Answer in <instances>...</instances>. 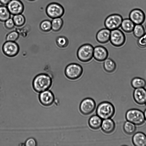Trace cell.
I'll return each mask as SVG.
<instances>
[{
    "label": "cell",
    "mask_w": 146,
    "mask_h": 146,
    "mask_svg": "<svg viewBox=\"0 0 146 146\" xmlns=\"http://www.w3.org/2000/svg\"><path fill=\"white\" fill-rule=\"evenodd\" d=\"M19 37V33L15 31H13L9 33L6 36V41H15Z\"/></svg>",
    "instance_id": "cell-30"
},
{
    "label": "cell",
    "mask_w": 146,
    "mask_h": 146,
    "mask_svg": "<svg viewBox=\"0 0 146 146\" xmlns=\"http://www.w3.org/2000/svg\"><path fill=\"white\" fill-rule=\"evenodd\" d=\"M110 33L111 31L106 28L101 29L96 33V40L101 44H106L110 40Z\"/></svg>",
    "instance_id": "cell-16"
},
{
    "label": "cell",
    "mask_w": 146,
    "mask_h": 146,
    "mask_svg": "<svg viewBox=\"0 0 146 146\" xmlns=\"http://www.w3.org/2000/svg\"><path fill=\"white\" fill-rule=\"evenodd\" d=\"M145 29H146V25H145Z\"/></svg>",
    "instance_id": "cell-37"
},
{
    "label": "cell",
    "mask_w": 146,
    "mask_h": 146,
    "mask_svg": "<svg viewBox=\"0 0 146 146\" xmlns=\"http://www.w3.org/2000/svg\"><path fill=\"white\" fill-rule=\"evenodd\" d=\"M133 32L134 36L138 38L145 33V29L142 24L135 25Z\"/></svg>",
    "instance_id": "cell-27"
},
{
    "label": "cell",
    "mask_w": 146,
    "mask_h": 146,
    "mask_svg": "<svg viewBox=\"0 0 146 146\" xmlns=\"http://www.w3.org/2000/svg\"><path fill=\"white\" fill-rule=\"evenodd\" d=\"M38 99L42 105L44 107H48L54 103L55 97L53 93L48 90L40 93Z\"/></svg>",
    "instance_id": "cell-11"
},
{
    "label": "cell",
    "mask_w": 146,
    "mask_h": 146,
    "mask_svg": "<svg viewBox=\"0 0 146 146\" xmlns=\"http://www.w3.org/2000/svg\"><path fill=\"white\" fill-rule=\"evenodd\" d=\"M143 113L145 119L146 121V109L145 110Z\"/></svg>",
    "instance_id": "cell-35"
},
{
    "label": "cell",
    "mask_w": 146,
    "mask_h": 146,
    "mask_svg": "<svg viewBox=\"0 0 146 146\" xmlns=\"http://www.w3.org/2000/svg\"><path fill=\"white\" fill-rule=\"evenodd\" d=\"M101 127L104 132L107 134L110 133H112L115 129V123L110 118L105 119L102 121Z\"/></svg>",
    "instance_id": "cell-18"
},
{
    "label": "cell",
    "mask_w": 146,
    "mask_h": 146,
    "mask_svg": "<svg viewBox=\"0 0 146 146\" xmlns=\"http://www.w3.org/2000/svg\"><path fill=\"white\" fill-rule=\"evenodd\" d=\"M129 18L135 25L142 24L145 21L146 16L145 13L142 10L139 9L135 8L130 12Z\"/></svg>",
    "instance_id": "cell-12"
},
{
    "label": "cell",
    "mask_w": 146,
    "mask_h": 146,
    "mask_svg": "<svg viewBox=\"0 0 146 146\" xmlns=\"http://www.w3.org/2000/svg\"><path fill=\"white\" fill-rule=\"evenodd\" d=\"M123 18L118 13H113L108 16L104 22L105 27L111 31L118 29L120 27Z\"/></svg>",
    "instance_id": "cell-7"
},
{
    "label": "cell",
    "mask_w": 146,
    "mask_h": 146,
    "mask_svg": "<svg viewBox=\"0 0 146 146\" xmlns=\"http://www.w3.org/2000/svg\"><path fill=\"white\" fill-rule=\"evenodd\" d=\"M45 12L48 17L53 19L61 17L64 14V10L61 4L54 2L50 3L47 6Z\"/></svg>",
    "instance_id": "cell-6"
},
{
    "label": "cell",
    "mask_w": 146,
    "mask_h": 146,
    "mask_svg": "<svg viewBox=\"0 0 146 146\" xmlns=\"http://www.w3.org/2000/svg\"><path fill=\"white\" fill-rule=\"evenodd\" d=\"M28 1H35L36 0H28Z\"/></svg>",
    "instance_id": "cell-36"
},
{
    "label": "cell",
    "mask_w": 146,
    "mask_h": 146,
    "mask_svg": "<svg viewBox=\"0 0 146 146\" xmlns=\"http://www.w3.org/2000/svg\"><path fill=\"white\" fill-rule=\"evenodd\" d=\"M132 142L135 146H146V135L142 132H137L133 136Z\"/></svg>",
    "instance_id": "cell-17"
},
{
    "label": "cell",
    "mask_w": 146,
    "mask_h": 146,
    "mask_svg": "<svg viewBox=\"0 0 146 146\" xmlns=\"http://www.w3.org/2000/svg\"><path fill=\"white\" fill-rule=\"evenodd\" d=\"M94 47L91 44L86 43L81 45L77 52L78 59L83 62L91 61L93 57Z\"/></svg>",
    "instance_id": "cell-3"
},
{
    "label": "cell",
    "mask_w": 146,
    "mask_h": 146,
    "mask_svg": "<svg viewBox=\"0 0 146 146\" xmlns=\"http://www.w3.org/2000/svg\"><path fill=\"white\" fill-rule=\"evenodd\" d=\"M137 44L138 46L141 48H144L146 47V33L138 38Z\"/></svg>",
    "instance_id": "cell-31"
},
{
    "label": "cell",
    "mask_w": 146,
    "mask_h": 146,
    "mask_svg": "<svg viewBox=\"0 0 146 146\" xmlns=\"http://www.w3.org/2000/svg\"><path fill=\"white\" fill-rule=\"evenodd\" d=\"M83 69L82 66L76 63H71L68 64L64 70V74L68 79L74 80L79 78L82 75Z\"/></svg>",
    "instance_id": "cell-4"
},
{
    "label": "cell",
    "mask_w": 146,
    "mask_h": 146,
    "mask_svg": "<svg viewBox=\"0 0 146 146\" xmlns=\"http://www.w3.org/2000/svg\"><path fill=\"white\" fill-rule=\"evenodd\" d=\"M102 119L98 115L92 116L89 119L88 124L90 127L94 130L99 128L101 126Z\"/></svg>",
    "instance_id": "cell-19"
},
{
    "label": "cell",
    "mask_w": 146,
    "mask_h": 146,
    "mask_svg": "<svg viewBox=\"0 0 146 146\" xmlns=\"http://www.w3.org/2000/svg\"><path fill=\"white\" fill-rule=\"evenodd\" d=\"M56 42L57 46L61 48H65L69 44L68 39L64 36H58L56 39Z\"/></svg>",
    "instance_id": "cell-28"
},
{
    "label": "cell",
    "mask_w": 146,
    "mask_h": 146,
    "mask_svg": "<svg viewBox=\"0 0 146 146\" xmlns=\"http://www.w3.org/2000/svg\"><path fill=\"white\" fill-rule=\"evenodd\" d=\"M110 40L111 44L116 47H120L125 44L126 38L124 33L118 29L111 31Z\"/></svg>",
    "instance_id": "cell-8"
},
{
    "label": "cell",
    "mask_w": 146,
    "mask_h": 146,
    "mask_svg": "<svg viewBox=\"0 0 146 146\" xmlns=\"http://www.w3.org/2000/svg\"><path fill=\"white\" fill-rule=\"evenodd\" d=\"M7 6L11 15L22 14L24 10V6L20 0H11Z\"/></svg>",
    "instance_id": "cell-13"
},
{
    "label": "cell",
    "mask_w": 146,
    "mask_h": 146,
    "mask_svg": "<svg viewBox=\"0 0 146 146\" xmlns=\"http://www.w3.org/2000/svg\"><path fill=\"white\" fill-rule=\"evenodd\" d=\"M96 104L94 100L90 98H87L81 102L79 106L80 110L83 115H87L91 113L94 110Z\"/></svg>",
    "instance_id": "cell-10"
},
{
    "label": "cell",
    "mask_w": 146,
    "mask_h": 146,
    "mask_svg": "<svg viewBox=\"0 0 146 146\" xmlns=\"http://www.w3.org/2000/svg\"><path fill=\"white\" fill-rule=\"evenodd\" d=\"M135 24L129 18L123 19L120 27L124 32L130 33L133 31Z\"/></svg>",
    "instance_id": "cell-20"
},
{
    "label": "cell",
    "mask_w": 146,
    "mask_h": 146,
    "mask_svg": "<svg viewBox=\"0 0 146 146\" xmlns=\"http://www.w3.org/2000/svg\"><path fill=\"white\" fill-rule=\"evenodd\" d=\"M19 49V46L15 41H6L2 47L4 54L10 57L16 56L18 54Z\"/></svg>",
    "instance_id": "cell-9"
},
{
    "label": "cell",
    "mask_w": 146,
    "mask_h": 146,
    "mask_svg": "<svg viewBox=\"0 0 146 146\" xmlns=\"http://www.w3.org/2000/svg\"><path fill=\"white\" fill-rule=\"evenodd\" d=\"M131 84L135 89L144 88L146 86V81L142 78L136 77L131 80Z\"/></svg>",
    "instance_id": "cell-24"
},
{
    "label": "cell",
    "mask_w": 146,
    "mask_h": 146,
    "mask_svg": "<svg viewBox=\"0 0 146 146\" xmlns=\"http://www.w3.org/2000/svg\"><path fill=\"white\" fill-rule=\"evenodd\" d=\"M125 117L127 121L135 125H141L144 123L145 120L143 112L136 109H132L127 110Z\"/></svg>",
    "instance_id": "cell-5"
},
{
    "label": "cell",
    "mask_w": 146,
    "mask_h": 146,
    "mask_svg": "<svg viewBox=\"0 0 146 146\" xmlns=\"http://www.w3.org/2000/svg\"><path fill=\"white\" fill-rule=\"evenodd\" d=\"M123 129L126 133L131 135L135 132L136 127L134 124L127 121L123 124Z\"/></svg>",
    "instance_id": "cell-26"
},
{
    "label": "cell",
    "mask_w": 146,
    "mask_h": 146,
    "mask_svg": "<svg viewBox=\"0 0 146 146\" xmlns=\"http://www.w3.org/2000/svg\"><path fill=\"white\" fill-rule=\"evenodd\" d=\"M11 14L6 5H0V21L5 22L11 18Z\"/></svg>",
    "instance_id": "cell-23"
},
{
    "label": "cell",
    "mask_w": 146,
    "mask_h": 146,
    "mask_svg": "<svg viewBox=\"0 0 146 146\" xmlns=\"http://www.w3.org/2000/svg\"><path fill=\"white\" fill-rule=\"evenodd\" d=\"M135 102L138 104L143 105L146 104V89L144 88L135 89L133 94Z\"/></svg>",
    "instance_id": "cell-15"
},
{
    "label": "cell",
    "mask_w": 146,
    "mask_h": 146,
    "mask_svg": "<svg viewBox=\"0 0 146 146\" xmlns=\"http://www.w3.org/2000/svg\"><path fill=\"white\" fill-rule=\"evenodd\" d=\"M11 0H0V3L3 5H7Z\"/></svg>",
    "instance_id": "cell-34"
},
{
    "label": "cell",
    "mask_w": 146,
    "mask_h": 146,
    "mask_svg": "<svg viewBox=\"0 0 146 146\" xmlns=\"http://www.w3.org/2000/svg\"><path fill=\"white\" fill-rule=\"evenodd\" d=\"M12 18L15 26L17 27H19L23 26L26 22L25 18L22 14L14 15Z\"/></svg>",
    "instance_id": "cell-25"
},
{
    "label": "cell",
    "mask_w": 146,
    "mask_h": 146,
    "mask_svg": "<svg viewBox=\"0 0 146 146\" xmlns=\"http://www.w3.org/2000/svg\"><path fill=\"white\" fill-rule=\"evenodd\" d=\"M4 26L6 29L11 30L13 29L15 25L12 18H10L4 22Z\"/></svg>",
    "instance_id": "cell-32"
},
{
    "label": "cell",
    "mask_w": 146,
    "mask_h": 146,
    "mask_svg": "<svg viewBox=\"0 0 146 146\" xmlns=\"http://www.w3.org/2000/svg\"><path fill=\"white\" fill-rule=\"evenodd\" d=\"M41 31L45 32L50 31L52 30L51 21L49 20H44L41 22L39 25Z\"/></svg>",
    "instance_id": "cell-29"
},
{
    "label": "cell",
    "mask_w": 146,
    "mask_h": 146,
    "mask_svg": "<svg viewBox=\"0 0 146 146\" xmlns=\"http://www.w3.org/2000/svg\"><path fill=\"white\" fill-rule=\"evenodd\" d=\"M52 84L51 77L46 73H40L34 78L32 86L34 91L38 93L48 90Z\"/></svg>",
    "instance_id": "cell-1"
},
{
    "label": "cell",
    "mask_w": 146,
    "mask_h": 146,
    "mask_svg": "<svg viewBox=\"0 0 146 146\" xmlns=\"http://www.w3.org/2000/svg\"><path fill=\"white\" fill-rule=\"evenodd\" d=\"M103 68L105 71L109 73L113 72L116 68V64L115 62L112 59L110 58H107L105 60L103 64Z\"/></svg>",
    "instance_id": "cell-21"
},
{
    "label": "cell",
    "mask_w": 146,
    "mask_h": 146,
    "mask_svg": "<svg viewBox=\"0 0 146 146\" xmlns=\"http://www.w3.org/2000/svg\"><path fill=\"white\" fill-rule=\"evenodd\" d=\"M51 22L52 30L54 32L60 31L63 27L64 22L61 17L52 19Z\"/></svg>",
    "instance_id": "cell-22"
},
{
    "label": "cell",
    "mask_w": 146,
    "mask_h": 146,
    "mask_svg": "<svg viewBox=\"0 0 146 146\" xmlns=\"http://www.w3.org/2000/svg\"><path fill=\"white\" fill-rule=\"evenodd\" d=\"M115 109L113 105L107 101L102 102L98 106L96 113L98 116L102 119L110 118L114 115Z\"/></svg>",
    "instance_id": "cell-2"
},
{
    "label": "cell",
    "mask_w": 146,
    "mask_h": 146,
    "mask_svg": "<svg viewBox=\"0 0 146 146\" xmlns=\"http://www.w3.org/2000/svg\"><path fill=\"white\" fill-rule=\"evenodd\" d=\"M108 50L105 47L98 45L94 48L93 57L96 61H104L108 58Z\"/></svg>",
    "instance_id": "cell-14"
},
{
    "label": "cell",
    "mask_w": 146,
    "mask_h": 146,
    "mask_svg": "<svg viewBox=\"0 0 146 146\" xmlns=\"http://www.w3.org/2000/svg\"><path fill=\"white\" fill-rule=\"evenodd\" d=\"M25 144L27 146H35L37 145V142L34 138H30L26 140Z\"/></svg>",
    "instance_id": "cell-33"
}]
</instances>
